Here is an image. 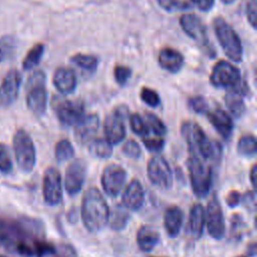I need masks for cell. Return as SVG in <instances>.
<instances>
[{"instance_id": "40", "label": "cell", "mask_w": 257, "mask_h": 257, "mask_svg": "<svg viewBox=\"0 0 257 257\" xmlns=\"http://www.w3.org/2000/svg\"><path fill=\"white\" fill-rule=\"evenodd\" d=\"M143 144L145 145L148 151L154 152V153L161 152L165 146V142L161 137H158V138H149V136L144 137Z\"/></svg>"}, {"instance_id": "22", "label": "cell", "mask_w": 257, "mask_h": 257, "mask_svg": "<svg viewBox=\"0 0 257 257\" xmlns=\"http://www.w3.org/2000/svg\"><path fill=\"white\" fill-rule=\"evenodd\" d=\"M158 60L162 68L172 73L178 72L184 64L183 55L172 47L163 48L159 53Z\"/></svg>"}, {"instance_id": "8", "label": "cell", "mask_w": 257, "mask_h": 257, "mask_svg": "<svg viewBox=\"0 0 257 257\" xmlns=\"http://www.w3.org/2000/svg\"><path fill=\"white\" fill-rule=\"evenodd\" d=\"M151 183L159 189L168 190L173 185V172L167 160L162 156L152 157L147 166Z\"/></svg>"}, {"instance_id": "32", "label": "cell", "mask_w": 257, "mask_h": 257, "mask_svg": "<svg viewBox=\"0 0 257 257\" xmlns=\"http://www.w3.org/2000/svg\"><path fill=\"white\" fill-rule=\"evenodd\" d=\"M71 62L86 71H94L97 67V58L94 55L77 53L71 57Z\"/></svg>"}, {"instance_id": "20", "label": "cell", "mask_w": 257, "mask_h": 257, "mask_svg": "<svg viewBox=\"0 0 257 257\" xmlns=\"http://www.w3.org/2000/svg\"><path fill=\"white\" fill-rule=\"evenodd\" d=\"M121 202L130 211H138L143 207L145 203V192L139 180H133L126 186L121 197Z\"/></svg>"}, {"instance_id": "27", "label": "cell", "mask_w": 257, "mask_h": 257, "mask_svg": "<svg viewBox=\"0 0 257 257\" xmlns=\"http://www.w3.org/2000/svg\"><path fill=\"white\" fill-rule=\"evenodd\" d=\"M90 155L99 159H108L112 155V145L104 139H93L88 143Z\"/></svg>"}, {"instance_id": "13", "label": "cell", "mask_w": 257, "mask_h": 257, "mask_svg": "<svg viewBox=\"0 0 257 257\" xmlns=\"http://www.w3.org/2000/svg\"><path fill=\"white\" fill-rule=\"evenodd\" d=\"M42 193L44 202L49 206H56L62 199V180L59 171L53 167L45 170L43 175Z\"/></svg>"}, {"instance_id": "42", "label": "cell", "mask_w": 257, "mask_h": 257, "mask_svg": "<svg viewBox=\"0 0 257 257\" xmlns=\"http://www.w3.org/2000/svg\"><path fill=\"white\" fill-rule=\"evenodd\" d=\"M131 74H132L131 69L127 66L117 65L114 68V78L119 85L125 84L128 78L131 77Z\"/></svg>"}, {"instance_id": "35", "label": "cell", "mask_w": 257, "mask_h": 257, "mask_svg": "<svg viewBox=\"0 0 257 257\" xmlns=\"http://www.w3.org/2000/svg\"><path fill=\"white\" fill-rule=\"evenodd\" d=\"M13 169V163L8 147L0 143V172L2 174H9Z\"/></svg>"}, {"instance_id": "28", "label": "cell", "mask_w": 257, "mask_h": 257, "mask_svg": "<svg viewBox=\"0 0 257 257\" xmlns=\"http://www.w3.org/2000/svg\"><path fill=\"white\" fill-rule=\"evenodd\" d=\"M237 153L245 158H253L257 153L256 138L253 135L242 136L237 144Z\"/></svg>"}, {"instance_id": "39", "label": "cell", "mask_w": 257, "mask_h": 257, "mask_svg": "<svg viewBox=\"0 0 257 257\" xmlns=\"http://www.w3.org/2000/svg\"><path fill=\"white\" fill-rule=\"evenodd\" d=\"M122 153L127 158L139 159L142 155V149L135 140H128L122 146Z\"/></svg>"}, {"instance_id": "41", "label": "cell", "mask_w": 257, "mask_h": 257, "mask_svg": "<svg viewBox=\"0 0 257 257\" xmlns=\"http://www.w3.org/2000/svg\"><path fill=\"white\" fill-rule=\"evenodd\" d=\"M33 249H34V256L36 257H43L49 254H53L55 252V249L52 245L45 243L43 241H36Z\"/></svg>"}, {"instance_id": "47", "label": "cell", "mask_w": 257, "mask_h": 257, "mask_svg": "<svg viewBox=\"0 0 257 257\" xmlns=\"http://www.w3.org/2000/svg\"><path fill=\"white\" fill-rule=\"evenodd\" d=\"M200 10L209 11L215 3V0H191Z\"/></svg>"}, {"instance_id": "21", "label": "cell", "mask_w": 257, "mask_h": 257, "mask_svg": "<svg viewBox=\"0 0 257 257\" xmlns=\"http://www.w3.org/2000/svg\"><path fill=\"white\" fill-rule=\"evenodd\" d=\"M53 84L62 94H70L74 91L77 84L76 75L68 67H59L54 72Z\"/></svg>"}, {"instance_id": "23", "label": "cell", "mask_w": 257, "mask_h": 257, "mask_svg": "<svg viewBox=\"0 0 257 257\" xmlns=\"http://www.w3.org/2000/svg\"><path fill=\"white\" fill-rule=\"evenodd\" d=\"M184 223V213L178 206L169 207L164 216V226L167 234L174 238L179 235Z\"/></svg>"}, {"instance_id": "19", "label": "cell", "mask_w": 257, "mask_h": 257, "mask_svg": "<svg viewBox=\"0 0 257 257\" xmlns=\"http://www.w3.org/2000/svg\"><path fill=\"white\" fill-rule=\"evenodd\" d=\"M209 121L213 127L219 133V135L225 139L229 140L232 136L234 124L231 116L222 108L217 107L214 109H209L206 113Z\"/></svg>"}, {"instance_id": "30", "label": "cell", "mask_w": 257, "mask_h": 257, "mask_svg": "<svg viewBox=\"0 0 257 257\" xmlns=\"http://www.w3.org/2000/svg\"><path fill=\"white\" fill-rule=\"evenodd\" d=\"M54 155H55V159L59 163L70 160L74 156L73 146L68 140H60L55 145Z\"/></svg>"}, {"instance_id": "43", "label": "cell", "mask_w": 257, "mask_h": 257, "mask_svg": "<svg viewBox=\"0 0 257 257\" xmlns=\"http://www.w3.org/2000/svg\"><path fill=\"white\" fill-rule=\"evenodd\" d=\"M246 16L249 24L256 29L257 24V0H249L246 6Z\"/></svg>"}, {"instance_id": "2", "label": "cell", "mask_w": 257, "mask_h": 257, "mask_svg": "<svg viewBox=\"0 0 257 257\" xmlns=\"http://www.w3.org/2000/svg\"><path fill=\"white\" fill-rule=\"evenodd\" d=\"M80 215L84 227L92 233L100 231L108 223L109 208L97 188L91 187L85 191Z\"/></svg>"}, {"instance_id": "4", "label": "cell", "mask_w": 257, "mask_h": 257, "mask_svg": "<svg viewBox=\"0 0 257 257\" xmlns=\"http://www.w3.org/2000/svg\"><path fill=\"white\" fill-rule=\"evenodd\" d=\"M13 152L19 169L24 173H30L36 164V150L30 135L23 128H19L13 136Z\"/></svg>"}, {"instance_id": "50", "label": "cell", "mask_w": 257, "mask_h": 257, "mask_svg": "<svg viewBox=\"0 0 257 257\" xmlns=\"http://www.w3.org/2000/svg\"><path fill=\"white\" fill-rule=\"evenodd\" d=\"M237 257H245V256H237Z\"/></svg>"}, {"instance_id": "45", "label": "cell", "mask_w": 257, "mask_h": 257, "mask_svg": "<svg viewBox=\"0 0 257 257\" xmlns=\"http://www.w3.org/2000/svg\"><path fill=\"white\" fill-rule=\"evenodd\" d=\"M240 202H241V194L236 190L230 191L226 196V203L230 208H234L238 206Z\"/></svg>"}, {"instance_id": "38", "label": "cell", "mask_w": 257, "mask_h": 257, "mask_svg": "<svg viewBox=\"0 0 257 257\" xmlns=\"http://www.w3.org/2000/svg\"><path fill=\"white\" fill-rule=\"evenodd\" d=\"M189 105L197 113L206 114L207 111L210 109V106H209V103H208L207 99L204 98L201 95L191 97L189 99Z\"/></svg>"}, {"instance_id": "29", "label": "cell", "mask_w": 257, "mask_h": 257, "mask_svg": "<svg viewBox=\"0 0 257 257\" xmlns=\"http://www.w3.org/2000/svg\"><path fill=\"white\" fill-rule=\"evenodd\" d=\"M43 52L44 45L42 43H37L34 46H32L23 60V68L25 70H30L34 68L40 62Z\"/></svg>"}, {"instance_id": "6", "label": "cell", "mask_w": 257, "mask_h": 257, "mask_svg": "<svg viewBox=\"0 0 257 257\" xmlns=\"http://www.w3.org/2000/svg\"><path fill=\"white\" fill-rule=\"evenodd\" d=\"M191 186L194 194L198 198H205L212 186V170L205 165L203 160L191 155L187 160Z\"/></svg>"}, {"instance_id": "33", "label": "cell", "mask_w": 257, "mask_h": 257, "mask_svg": "<svg viewBox=\"0 0 257 257\" xmlns=\"http://www.w3.org/2000/svg\"><path fill=\"white\" fill-rule=\"evenodd\" d=\"M145 121L149 130L153 131V133L157 137H163L167 134V126L162 121V119L159 118L155 113L147 111L145 113Z\"/></svg>"}, {"instance_id": "48", "label": "cell", "mask_w": 257, "mask_h": 257, "mask_svg": "<svg viewBox=\"0 0 257 257\" xmlns=\"http://www.w3.org/2000/svg\"><path fill=\"white\" fill-rule=\"evenodd\" d=\"M256 175H257V166L256 165H253L251 170H250V182L253 186V188H255V184H256Z\"/></svg>"}, {"instance_id": "10", "label": "cell", "mask_w": 257, "mask_h": 257, "mask_svg": "<svg viewBox=\"0 0 257 257\" xmlns=\"http://www.w3.org/2000/svg\"><path fill=\"white\" fill-rule=\"evenodd\" d=\"M240 70L226 60H219L213 67L210 81L215 87L232 88L241 81Z\"/></svg>"}, {"instance_id": "18", "label": "cell", "mask_w": 257, "mask_h": 257, "mask_svg": "<svg viewBox=\"0 0 257 257\" xmlns=\"http://www.w3.org/2000/svg\"><path fill=\"white\" fill-rule=\"evenodd\" d=\"M248 87L244 81H240L237 85L228 89L225 95V103L231 114L235 117H240L246 110V105L243 97L247 94Z\"/></svg>"}, {"instance_id": "25", "label": "cell", "mask_w": 257, "mask_h": 257, "mask_svg": "<svg viewBox=\"0 0 257 257\" xmlns=\"http://www.w3.org/2000/svg\"><path fill=\"white\" fill-rule=\"evenodd\" d=\"M205 226V208L201 204L192 206L189 214V231L192 236L199 238L203 234Z\"/></svg>"}, {"instance_id": "24", "label": "cell", "mask_w": 257, "mask_h": 257, "mask_svg": "<svg viewBox=\"0 0 257 257\" xmlns=\"http://www.w3.org/2000/svg\"><path fill=\"white\" fill-rule=\"evenodd\" d=\"M160 242L159 232L152 226H142L137 233V243L144 252L152 251Z\"/></svg>"}, {"instance_id": "37", "label": "cell", "mask_w": 257, "mask_h": 257, "mask_svg": "<svg viewBox=\"0 0 257 257\" xmlns=\"http://www.w3.org/2000/svg\"><path fill=\"white\" fill-rule=\"evenodd\" d=\"M141 98L151 107H156L160 104L161 98L157 91L149 87H143L141 90Z\"/></svg>"}, {"instance_id": "15", "label": "cell", "mask_w": 257, "mask_h": 257, "mask_svg": "<svg viewBox=\"0 0 257 257\" xmlns=\"http://www.w3.org/2000/svg\"><path fill=\"white\" fill-rule=\"evenodd\" d=\"M21 74L17 69L7 72L0 84V106L6 107L12 104L19 94Z\"/></svg>"}, {"instance_id": "36", "label": "cell", "mask_w": 257, "mask_h": 257, "mask_svg": "<svg viewBox=\"0 0 257 257\" xmlns=\"http://www.w3.org/2000/svg\"><path fill=\"white\" fill-rule=\"evenodd\" d=\"M157 1L163 9L169 12L185 10L190 8V4L183 0H157Z\"/></svg>"}, {"instance_id": "26", "label": "cell", "mask_w": 257, "mask_h": 257, "mask_svg": "<svg viewBox=\"0 0 257 257\" xmlns=\"http://www.w3.org/2000/svg\"><path fill=\"white\" fill-rule=\"evenodd\" d=\"M128 220H130L128 210L122 204L121 205L117 204L111 209V211L109 210L108 223L111 229L115 231L124 229Z\"/></svg>"}, {"instance_id": "3", "label": "cell", "mask_w": 257, "mask_h": 257, "mask_svg": "<svg viewBox=\"0 0 257 257\" xmlns=\"http://www.w3.org/2000/svg\"><path fill=\"white\" fill-rule=\"evenodd\" d=\"M213 26L218 41L228 58L235 62H241L243 59V47L235 30L220 17L214 20Z\"/></svg>"}, {"instance_id": "11", "label": "cell", "mask_w": 257, "mask_h": 257, "mask_svg": "<svg viewBox=\"0 0 257 257\" xmlns=\"http://www.w3.org/2000/svg\"><path fill=\"white\" fill-rule=\"evenodd\" d=\"M205 224L210 236L216 240H220L225 235V220L221 204L214 194L208 202L205 210Z\"/></svg>"}, {"instance_id": "49", "label": "cell", "mask_w": 257, "mask_h": 257, "mask_svg": "<svg viewBox=\"0 0 257 257\" xmlns=\"http://www.w3.org/2000/svg\"><path fill=\"white\" fill-rule=\"evenodd\" d=\"M223 3H225V4H231V3H233L235 0H221Z\"/></svg>"}, {"instance_id": "9", "label": "cell", "mask_w": 257, "mask_h": 257, "mask_svg": "<svg viewBox=\"0 0 257 257\" xmlns=\"http://www.w3.org/2000/svg\"><path fill=\"white\" fill-rule=\"evenodd\" d=\"M52 107L58 120L66 126L75 125L84 115V106L79 100L56 97L52 102Z\"/></svg>"}, {"instance_id": "16", "label": "cell", "mask_w": 257, "mask_h": 257, "mask_svg": "<svg viewBox=\"0 0 257 257\" xmlns=\"http://www.w3.org/2000/svg\"><path fill=\"white\" fill-rule=\"evenodd\" d=\"M180 25L184 32L201 46H207L209 44L206 26L197 15H182L180 18Z\"/></svg>"}, {"instance_id": "46", "label": "cell", "mask_w": 257, "mask_h": 257, "mask_svg": "<svg viewBox=\"0 0 257 257\" xmlns=\"http://www.w3.org/2000/svg\"><path fill=\"white\" fill-rule=\"evenodd\" d=\"M16 249L19 254L25 256V257H33L34 256V249L30 247L25 242H19L16 245Z\"/></svg>"}, {"instance_id": "44", "label": "cell", "mask_w": 257, "mask_h": 257, "mask_svg": "<svg viewBox=\"0 0 257 257\" xmlns=\"http://www.w3.org/2000/svg\"><path fill=\"white\" fill-rule=\"evenodd\" d=\"M241 201L244 206L250 211H254L256 208V195L255 191H248L243 196H241Z\"/></svg>"}, {"instance_id": "14", "label": "cell", "mask_w": 257, "mask_h": 257, "mask_svg": "<svg viewBox=\"0 0 257 257\" xmlns=\"http://www.w3.org/2000/svg\"><path fill=\"white\" fill-rule=\"evenodd\" d=\"M86 171L87 165L82 159H76L68 165L64 177V188L68 195L74 196L80 192L85 181Z\"/></svg>"}, {"instance_id": "34", "label": "cell", "mask_w": 257, "mask_h": 257, "mask_svg": "<svg viewBox=\"0 0 257 257\" xmlns=\"http://www.w3.org/2000/svg\"><path fill=\"white\" fill-rule=\"evenodd\" d=\"M130 125L132 131L142 138L148 137L150 134V130L145 119L139 113H133L130 115Z\"/></svg>"}, {"instance_id": "17", "label": "cell", "mask_w": 257, "mask_h": 257, "mask_svg": "<svg viewBox=\"0 0 257 257\" xmlns=\"http://www.w3.org/2000/svg\"><path fill=\"white\" fill-rule=\"evenodd\" d=\"M99 126V117L95 113L83 115L74 125V138L78 145L86 146L94 139Z\"/></svg>"}, {"instance_id": "1", "label": "cell", "mask_w": 257, "mask_h": 257, "mask_svg": "<svg viewBox=\"0 0 257 257\" xmlns=\"http://www.w3.org/2000/svg\"><path fill=\"white\" fill-rule=\"evenodd\" d=\"M181 135L187 143L191 155L203 161L211 160L217 162L221 159V144L211 141L196 121H184L181 125Z\"/></svg>"}, {"instance_id": "7", "label": "cell", "mask_w": 257, "mask_h": 257, "mask_svg": "<svg viewBox=\"0 0 257 257\" xmlns=\"http://www.w3.org/2000/svg\"><path fill=\"white\" fill-rule=\"evenodd\" d=\"M130 117L127 106L120 104L105 116L103 131L105 139L111 145H117L125 138L124 120Z\"/></svg>"}, {"instance_id": "12", "label": "cell", "mask_w": 257, "mask_h": 257, "mask_svg": "<svg viewBox=\"0 0 257 257\" xmlns=\"http://www.w3.org/2000/svg\"><path fill=\"white\" fill-rule=\"evenodd\" d=\"M125 170L117 164L106 166L101 175V186L105 194L111 198H115L122 191L126 182Z\"/></svg>"}, {"instance_id": "31", "label": "cell", "mask_w": 257, "mask_h": 257, "mask_svg": "<svg viewBox=\"0 0 257 257\" xmlns=\"http://www.w3.org/2000/svg\"><path fill=\"white\" fill-rule=\"evenodd\" d=\"M16 51V40L10 36L5 35L0 38V62L7 61L13 57Z\"/></svg>"}, {"instance_id": "5", "label": "cell", "mask_w": 257, "mask_h": 257, "mask_svg": "<svg viewBox=\"0 0 257 257\" xmlns=\"http://www.w3.org/2000/svg\"><path fill=\"white\" fill-rule=\"evenodd\" d=\"M45 74L43 71H35L26 84V103L29 110L37 116L45 113L47 107V90L45 87Z\"/></svg>"}]
</instances>
